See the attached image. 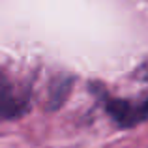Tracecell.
<instances>
[{
    "mask_svg": "<svg viewBox=\"0 0 148 148\" xmlns=\"http://www.w3.org/2000/svg\"><path fill=\"white\" fill-rule=\"evenodd\" d=\"M26 99L17 92L15 84L0 69V120L17 118L25 112Z\"/></svg>",
    "mask_w": 148,
    "mask_h": 148,
    "instance_id": "6da1fadb",
    "label": "cell"
},
{
    "mask_svg": "<svg viewBox=\"0 0 148 148\" xmlns=\"http://www.w3.org/2000/svg\"><path fill=\"white\" fill-rule=\"evenodd\" d=\"M107 111L111 116L122 126H133L137 122H143L148 118V101L131 103V101H120V99H109Z\"/></svg>",
    "mask_w": 148,
    "mask_h": 148,
    "instance_id": "7a4b0ae2",
    "label": "cell"
}]
</instances>
